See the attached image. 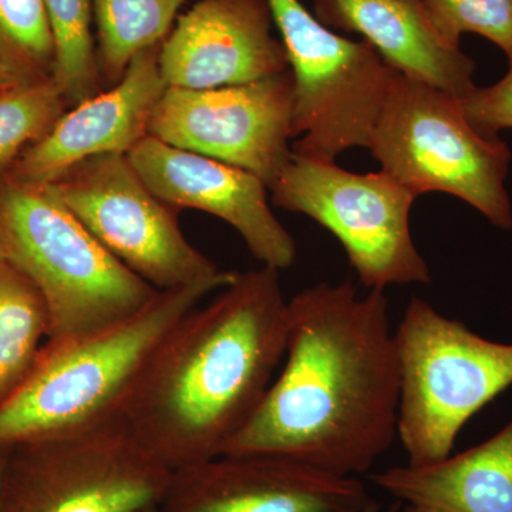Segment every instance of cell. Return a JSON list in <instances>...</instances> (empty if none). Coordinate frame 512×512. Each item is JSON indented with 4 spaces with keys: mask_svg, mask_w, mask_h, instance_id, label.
Here are the masks:
<instances>
[{
    "mask_svg": "<svg viewBox=\"0 0 512 512\" xmlns=\"http://www.w3.org/2000/svg\"><path fill=\"white\" fill-rule=\"evenodd\" d=\"M399 402L384 291L322 282L289 299L281 370L222 456L265 454L357 477L392 447Z\"/></svg>",
    "mask_w": 512,
    "mask_h": 512,
    "instance_id": "cell-1",
    "label": "cell"
},
{
    "mask_svg": "<svg viewBox=\"0 0 512 512\" xmlns=\"http://www.w3.org/2000/svg\"><path fill=\"white\" fill-rule=\"evenodd\" d=\"M279 272L264 265L238 272L151 356L124 417L171 471L222 456L261 406L288 335Z\"/></svg>",
    "mask_w": 512,
    "mask_h": 512,
    "instance_id": "cell-2",
    "label": "cell"
},
{
    "mask_svg": "<svg viewBox=\"0 0 512 512\" xmlns=\"http://www.w3.org/2000/svg\"><path fill=\"white\" fill-rule=\"evenodd\" d=\"M235 276L160 291L146 308L110 328L46 342L26 382L0 406V448L124 417L138 380L165 336Z\"/></svg>",
    "mask_w": 512,
    "mask_h": 512,
    "instance_id": "cell-3",
    "label": "cell"
},
{
    "mask_svg": "<svg viewBox=\"0 0 512 512\" xmlns=\"http://www.w3.org/2000/svg\"><path fill=\"white\" fill-rule=\"evenodd\" d=\"M0 244L46 303L47 342L92 335L136 315L158 292L110 254L47 187L0 173Z\"/></svg>",
    "mask_w": 512,
    "mask_h": 512,
    "instance_id": "cell-4",
    "label": "cell"
},
{
    "mask_svg": "<svg viewBox=\"0 0 512 512\" xmlns=\"http://www.w3.org/2000/svg\"><path fill=\"white\" fill-rule=\"evenodd\" d=\"M394 342L397 439L409 466L439 463L468 421L512 386V343L485 339L420 298L407 305Z\"/></svg>",
    "mask_w": 512,
    "mask_h": 512,
    "instance_id": "cell-5",
    "label": "cell"
},
{
    "mask_svg": "<svg viewBox=\"0 0 512 512\" xmlns=\"http://www.w3.org/2000/svg\"><path fill=\"white\" fill-rule=\"evenodd\" d=\"M369 150L384 173L417 197L453 195L494 227L512 228L505 190L510 148L500 137L480 133L457 97L397 73Z\"/></svg>",
    "mask_w": 512,
    "mask_h": 512,
    "instance_id": "cell-6",
    "label": "cell"
},
{
    "mask_svg": "<svg viewBox=\"0 0 512 512\" xmlns=\"http://www.w3.org/2000/svg\"><path fill=\"white\" fill-rule=\"evenodd\" d=\"M171 476L117 417L9 447L0 512H143L160 505Z\"/></svg>",
    "mask_w": 512,
    "mask_h": 512,
    "instance_id": "cell-7",
    "label": "cell"
},
{
    "mask_svg": "<svg viewBox=\"0 0 512 512\" xmlns=\"http://www.w3.org/2000/svg\"><path fill=\"white\" fill-rule=\"evenodd\" d=\"M293 77V153L335 161L369 148L396 70L366 40L338 35L301 0H268Z\"/></svg>",
    "mask_w": 512,
    "mask_h": 512,
    "instance_id": "cell-8",
    "label": "cell"
},
{
    "mask_svg": "<svg viewBox=\"0 0 512 512\" xmlns=\"http://www.w3.org/2000/svg\"><path fill=\"white\" fill-rule=\"evenodd\" d=\"M268 190L276 207L306 215L328 229L369 291L431 281L410 229L417 195L384 171L350 173L335 161L292 151Z\"/></svg>",
    "mask_w": 512,
    "mask_h": 512,
    "instance_id": "cell-9",
    "label": "cell"
},
{
    "mask_svg": "<svg viewBox=\"0 0 512 512\" xmlns=\"http://www.w3.org/2000/svg\"><path fill=\"white\" fill-rule=\"evenodd\" d=\"M47 188L110 254L157 291L237 275L222 271L185 238L177 210L150 191L127 156L89 158Z\"/></svg>",
    "mask_w": 512,
    "mask_h": 512,
    "instance_id": "cell-10",
    "label": "cell"
},
{
    "mask_svg": "<svg viewBox=\"0 0 512 512\" xmlns=\"http://www.w3.org/2000/svg\"><path fill=\"white\" fill-rule=\"evenodd\" d=\"M148 136L247 170L269 187L292 156L291 70L217 89L167 87Z\"/></svg>",
    "mask_w": 512,
    "mask_h": 512,
    "instance_id": "cell-11",
    "label": "cell"
},
{
    "mask_svg": "<svg viewBox=\"0 0 512 512\" xmlns=\"http://www.w3.org/2000/svg\"><path fill=\"white\" fill-rule=\"evenodd\" d=\"M370 501L357 477L289 458L225 454L173 471L158 512H363Z\"/></svg>",
    "mask_w": 512,
    "mask_h": 512,
    "instance_id": "cell-12",
    "label": "cell"
},
{
    "mask_svg": "<svg viewBox=\"0 0 512 512\" xmlns=\"http://www.w3.org/2000/svg\"><path fill=\"white\" fill-rule=\"evenodd\" d=\"M127 158L161 201L174 210L190 208L227 222L262 265L282 271L295 262V239L275 217L268 187L255 174L151 136Z\"/></svg>",
    "mask_w": 512,
    "mask_h": 512,
    "instance_id": "cell-13",
    "label": "cell"
},
{
    "mask_svg": "<svg viewBox=\"0 0 512 512\" xmlns=\"http://www.w3.org/2000/svg\"><path fill=\"white\" fill-rule=\"evenodd\" d=\"M268 0H197L160 46L167 87L207 90L256 82L289 70Z\"/></svg>",
    "mask_w": 512,
    "mask_h": 512,
    "instance_id": "cell-14",
    "label": "cell"
},
{
    "mask_svg": "<svg viewBox=\"0 0 512 512\" xmlns=\"http://www.w3.org/2000/svg\"><path fill=\"white\" fill-rule=\"evenodd\" d=\"M158 53L160 46L138 55L119 83L66 111L3 173L18 183L47 187L89 158L127 156L148 136L151 116L167 89Z\"/></svg>",
    "mask_w": 512,
    "mask_h": 512,
    "instance_id": "cell-15",
    "label": "cell"
},
{
    "mask_svg": "<svg viewBox=\"0 0 512 512\" xmlns=\"http://www.w3.org/2000/svg\"><path fill=\"white\" fill-rule=\"evenodd\" d=\"M315 16L330 29L362 35L403 76L457 99L476 89V63L448 45L421 0H315Z\"/></svg>",
    "mask_w": 512,
    "mask_h": 512,
    "instance_id": "cell-16",
    "label": "cell"
},
{
    "mask_svg": "<svg viewBox=\"0 0 512 512\" xmlns=\"http://www.w3.org/2000/svg\"><path fill=\"white\" fill-rule=\"evenodd\" d=\"M373 483L421 512H512V420L490 439L429 466H394Z\"/></svg>",
    "mask_w": 512,
    "mask_h": 512,
    "instance_id": "cell-17",
    "label": "cell"
},
{
    "mask_svg": "<svg viewBox=\"0 0 512 512\" xmlns=\"http://www.w3.org/2000/svg\"><path fill=\"white\" fill-rule=\"evenodd\" d=\"M49 333L42 295L20 269L0 259V406L35 369Z\"/></svg>",
    "mask_w": 512,
    "mask_h": 512,
    "instance_id": "cell-18",
    "label": "cell"
},
{
    "mask_svg": "<svg viewBox=\"0 0 512 512\" xmlns=\"http://www.w3.org/2000/svg\"><path fill=\"white\" fill-rule=\"evenodd\" d=\"M187 0H93L101 82L119 83L141 53L163 45Z\"/></svg>",
    "mask_w": 512,
    "mask_h": 512,
    "instance_id": "cell-19",
    "label": "cell"
},
{
    "mask_svg": "<svg viewBox=\"0 0 512 512\" xmlns=\"http://www.w3.org/2000/svg\"><path fill=\"white\" fill-rule=\"evenodd\" d=\"M55 45L52 79L67 106L74 107L100 93L92 25L93 0H43Z\"/></svg>",
    "mask_w": 512,
    "mask_h": 512,
    "instance_id": "cell-20",
    "label": "cell"
},
{
    "mask_svg": "<svg viewBox=\"0 0 512 512\" xmlns=\"http://www.w3.org/2000/svg\"><path fill=\"white\" fill-rule=\"evenodd\" d=\"M55 45L43 0H0V73L13 86L52 79Z\"/></svg>",
    "mask_w": 512,
    "mask_h": 512,
    "instance_id": "cell-21",
    "label": "cell"
},
{
    "mask_svg": "<svg viewBox=\"0 0 512 512\" xmlns=\"http://www.w3.org/2000/svg\"><path fill=\"white\" fill-rule=\"evenodd\" d=\"M66 100L53 79L0 92V173L39 141L66 113Z\"/></svg>",
    "mask_w": 512,
    "mask_h": 512,
    "instance_id": "cell-22",
    "label": "cell"
},
{
    "mask_svg": "<svg viewBox=\"0 0 512 512\" xmlns=\"http://www.w3.org/2000/svg\"><path fill=\"white\" fill-rule=\"evenodd\" d=\"M448 45L474 33L500 47L512 62V0H421Z\"/></svg>",
    "mask_w": 512,
    "mask_h": 512,
    "instance_id": "cell-23",
    "label": "cell"
},
{
    "mask_svg": "<svg viewBox=\"0 0 512 512\" xmlns=\"http://www.w3.org/2000/svg\"><path fill=\"white\" fill-rule=\"evenodd\" d=\"M460 104L470 123L485 136L498 137L501 130L512 128V62L500 82L476 87Z\"/></svg>",
    "mask_w": 512,
    "mask_h": 512,
    "instance_id": "cell-24",
    "label": "cell"
},
{
    "mask_svg": "<svg viewBox=\"0 0 512 512\" xmlns=\"http://www.w3.org/2000/svg\"><path fill=\"white\" fill-rule=\"evenodd\" d=\"M402 505L397 501V503L390 504L389 507H382V505L372 500L363 512H400L402 511Z\"/></svg>",
    "mask_w": 512,
    "mask_h": 512,
    "instance_id": "cell-25",
    "label": "cell"
},
{
    "mask_svg": "<svg viewBox=\"0 0 512 512\" xmlns=\"http://www.w3.org/2000/svg\"><path fill=\"white\" fill-rule=\"evenodd\" d=\"M8 448H0V487H2L3 470H5Z\"/></svg>",
    "mask_w": 512,
    "mask_h": 512,
    "instance_id": "cell-26",
    "label": "cell"
},
{
    "mask_svg": "<svg viewBox=\"0 0 512 512\" xmlns=\"http://www.w3.org/2000/svg\"><path fill=\"white\" fill-rule=\"evenodd\" d=\"M9 87L15 86H13V84L10 83L2 73H0V92H2V90L9 89Z\"/></svg>",
    "mask_w": 512,
    "mask_h": 512,
    "instance_id": "cell-27",
    "label": "cell"
},
{
    "mask_svg": "<svg viewBox=\"0 0 512 512\" xmlns=\"http://www.w3.org/2000/svg\"><path fill=\"white\" fill-rule=\"evenodd\" d=\"M400 512H421L416 510V508L410 507V505H402V511Z\"/></svg>",
    "mask_w": 512,
    "mask_h": 512,
    "instance_id": "cell-28",
    "label": "cell"
},
{
    "mask_svg": "<svg viewBox=\"0 0 512 512\" xmlns=\"http://www.w3.org/2000/svg\"><path fill=\"white\" fill-rule=\"evenodd\" d=\"M0 259H5V255H3L2 244H0Z\"/></svg>",
    "mask_w": 512,
    "mask_h": 512,
    "instance_id": "cell-29",
    "label": "cell"
},
{
    "mask_svg": "<svg viewBox=\"0 0 512 512\" xmlns=\"http://www.w3.org/2000/svg\"><path fill=\"white\" fill-rule=\"evenodd\" d=\"M143 512H158V507L150 508V510H146V511H143Z\"/></svg>",
    "mask_w": 512,
    "mask_h": 512,
    "instance_id": "cell-30",
    "label": "cell"
}]
</instances>
